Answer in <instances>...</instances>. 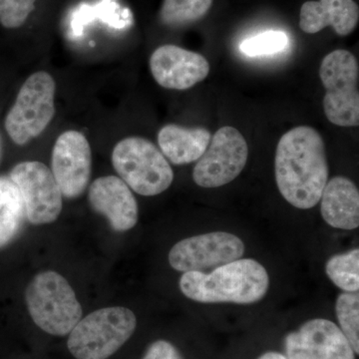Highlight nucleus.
<instances>
[{"label":"nucleus","instance_id":"obj_1","mask_svg":"<svg viewBox=\"0 0 359 359\" xmlns=\"http://www.w3.org/2000/svg\"><path fill=\"white\" fill-rule=\"evenodd\" d=\"M275 173L278 190L290 205L301 210L318 205L330 175L321 135L309 126L283 134L276 147Z\"/></svg>","mask_w":359,"mask_h":359},{"label":"nucleus","instance_id":"obj_2","mask_svg":"<svg viewBox=\"0 0 359 359\" xmlns=\"http://www.w3.org/2000/svg\"><path fill=\"white\" fill-rule=\"evenodd\" d=\"M180 290L188 299L204 304H255L268 292V271L252 259H241L212 269L211 273L187 271Z\"/></svg>","mask_w":359,"mask_h":359},{"label":"nucleus","instance_id":"obj_3","mask_svg":"<svg viewBox=\"0 0 359 359\" xmlns=\"http://www.w3.org/2000/svg\"><path fill=\"white\" fill-rule=\"evenodd\" d=\"M25 301L35 325L48 334H69L82 318L74 290L56 271L35 276L26 289Z\"/></svg>","mask_w":359,"mask_h":359},{"label":"nucleus","instance_id":"obj_4","mask_svg":"<svg viewBox=\"0 0 359 359\" xmlns=\"http://www.w3.org/2000/svg\"><path fill=\"white\" fill-rule=\"evenodd\" d=\"M137 318L128 309H98L71 330L67 347L76 359H107L133 335Z\"/></svg>","mask_w":359,"mask_h":359},{"label":"nucleus","instance_id":"obj_5","mask_svg":"<svg viewBox=\"0 0 359 359\" xmlns=\"http://www.w3.org/2000/svg\"><path fill=\"white\" fill-rule=\"evenodd\" d=\"M115 171L134 192L153 197L173 183L174 172L162 152L142 137L123 139L113 149Z\"/></svg>","mask_w":359,"mask_h":359},{"label":"nucleus","instance_id":"obj_6","mask_svg":"<svg viewBox=\"0 0 359 359\" xmlns=\"http://www.w3.org/2000/svg\"><path fill=\"white\" fill-rule=\"evenodd\" d=\"M56 84L45 71L33 73L18 92L4 126L16 145L23 146L43 133L55 114Z\"/></svg>","mask_w":359,"mask_h":359},{"label":"nucleus","instance_id":"obj_7","mask_svg":"<svg viewBox=\"0 0 359 359\" xmlns=\"http://www.w3.org/2000/svg\"><path fill=\"white\" fill-rule=\"evenodd\" d=\"M325 89L323 110L328 121L340 127L359 125V67L355 56L337 49L323 58L320 68Z\"/></svg>","mask_w":359,"mask_h":359},{"label":"nucleus","instance_id":"obj_8","mask_svg":"<svg viewBox=\"0 0 359 359\" xmlns=\"http://www.w3.org/2000/svg\"><path fill=\"white\" fill-rule=\"evenodd\" d=\"M248 157L249 147L242 133L233 127H222L194 168V182L208 189L226 185L242 173Z\"/></svg>","mask_w":359,"mask_h":359},{"label":"nucleus","instance_id":"obj_9","mask_svg":"<svg viewBox=\"0 0 359 359\" xmlns=\"http://www.w3.org/2000/svg\"><path fill=\"white\" fill-rule=\"evenodd\" d=\"M20 191L26 219L30 224L53 223L62 211V194L46 165L39 161H25L9 174Z\"/></svg>","mask_w":359,"mask_h":359},{"label":"nucleus","instance_id":"obj_10","mask_svg":"<svg viewBox=\"0 0 359 359\" xmlns=\"http://www.w3.org/2000/svg\"><path fill=\"white\" fill-rule=\"evenodd\" d=\"M245 244L228 231H212L184 238L169 252L170 266L178 271H202L216 269L241 259Z\"/></svg>","mask_w":359,"mask_h":359},{"label":"nucleus","instance_id":"obj_11","mask_svg":"<svg viewBox=\"0 0 359 359\" xmlns=\"http://www.w3.org/2000/svg\"><path fill=\"white\" fill-rule=\"evenodd\" d=\"M91 148L81 132L69 130L58 137L52 151L51 172L67 199L80 197L91 177Z\"/></svg>","mask_w":359,"mask_h":359},{"label":"nucleus","instance_id":"obj_12","mask_svg":"<svg viewBox=\"0 0 359 359\" xmlns=\"http://www.w3.org/2000/svg\"><path fill=\"white\" fill-rule=\"evenodd\" d=\"M287 359H355L353 346L332 321L314 318L285 337Z\"/></svg>","mask_w":359,"mask_h":359},{"label":"nucleus","instance_id":"obj_13","mask_svg":"<svg viewBox=\"0 0 359 359\" xmlns=\"http://www.w3.org/2000/svg\"><path fill=\"white\" fill-rule=\"evenodd\" d=\"M150 69L155 81L163 88L186 90L205 79L210 65L197 52L167 44L153 52Z\"/></svg>","mask_w":359,"mask_h":359},{"label":"nucleus","instance_id":"obj_14","mask_svg":"<svg viewBox=\"0 0 359 359\" xmlns=\"http://www.w3.org/2000/svg\"><path fill=\"white\" fill-rule=\"evenodd\" d=\"M89 204L107 218L115 231H127L138 222V204L128 185L116 176L100 177L90 186Z\"/></svg>","mask_w":359,"mask_h":359},{"label":"nucleus","instance_id":"obj_15","mask_svg":"<svg viewBox=\"0 0 359 359\" xmlns=\"http://www.w3.org/2000/svg\"><path fill=\"white\" fill-rule=\"evenodd\" d=\"M358 20L359 8L354 0L306 1L299 13V27L309 34L332 26L340 36H347L355 30Z\"/></svg>","mask_w":359,"mask_h":359},{"label":"nucleus","instance_id":"obj_16","mask_svg":"<svg viewBox=\"0 0 359 359\" xmlns=\"http://www.w3.org/2000/svg\"><path fill=\"white\" fill-rule=\"evenodd\" d=\"M320 212L330 226L339 230H355L359 226L358 187L346 177L327 181L320 197Z\"/></svg>","mask_w":359,"mask_h":359},{"label":"nucleus","instance_id":"obj_17","mask_svg":"<svg viewBox=\"0 0 359 359\" xmlns=\"http://www.w3.org/2000/svg\"><path fill=\"white\" fill-rule=\"evenodd\" d=\"M212 135L205 128H184L170 124L158 134L161 152L174 165H186L202 157L207 150Z\"/></svg>","mask_w":359,"mask_h":359},{"label":"nucleus","instance_id":"obj_18","mask_svg":"<svg viewBox=\"0 0 359 359\" xmlns=\"http://www.w3.org/2000/svg\"><path fill=\"white\" fill-rule=\"evenodd\" d=\"M25 217V205L18 187L9 177H0V249L18 236Z\"/></svg>","mask_w":359,"mask_h":359},{"label":"nucleus","instance_id":"obj_19","mask_svg":"<svg viewBox=\"0 0 359 359\" xmlns=\"http://www.w3.org/2000/svg\"><path fill=\"white\" fill-rule=\"evenodd\" d=\"M325 273L344 292H358L359 250L353 249L330 257L325 266Z\"/></svg>","mask_w":359,"mask_h":359},{"label":"nucleus","instance_id":"obj_20","mask_svg":"<svg viewBox=\"0 0 359 359\" xmlns=\"http://www.w3.org/2000/svg\"><path fill=\"white\" fill-rule=\"evenodd\" d=\"M212 6V0H164L160 11L162 22L179 27L202 20Z\"/></svg>","mask_w":359,"mask_h":359},{"label":"nucleus","instance_id":"obj_21","mask_svg":"<svg viewBox=\"0 0 359 359\" xmlns=\"http://www.w3.org/2000/svg\"><path fill=\"white\" fill-rule=\"evenodd\" d=\"M337 320L340 330L346 335L354 353H359V294L358 292H344L337 297Z\"/></svg>","mask_w":359,"mask_h":359},{"label":"nucleus","instance_id":"obj_22","mask_svg":"<svg viewBox=\"0 0 359 359\" xmlns=\"http://www.w3.org/2000/svg\"><path fill=\"white\" fill-rule=\"evenodd\" d=\"M289 43L287 34L283 32L269 30L245 39L241 44V51L250 57L271 55L283 51Z\"/></svg>","mask_w":359,"mask_h":359},{"label":"nucleus","instance_id":"obj_23","mask_svg":"<svg viewBox=\"0 0 359 359\" xmlns=\"http://www.w3.org/2000/svg\"><path fill=\"white\" fill-rule=\"evenodd\" d=\"M36 0H0V25L15 29L26 22Z\"/></svg>","mask_w":359,"mask_h":359},{"label":"nucleus","instance_id":"obj_24","mask_svg":"<svg viewBox=\"0 0 359 359\" xmlns=\"http://www.w3.org/2000/svg\"><path fill=\"white\" fill-rule=\"evenodd\" d=\"M142 359H183L176 348L167 340H157L148 347Z\"/></svg>","mask_w":359,"mask_h":359},{"label":"nucleus","instance_id":"obj_25","mask_svg":"<svg viewBox=\"0 0 359 359\" xmlns=\"http://www.w3.org/2000/svg\"><path fill=\"white\" fill-rule=\"evenodd\" d=\"M257 359H287L283 354L280 353H275V351H269V353H264L263 355L259 356Z\"/></svg>","mask_w":359,"mask_h":359},{"label":"nucleus","instance_id":"obj_26","mask_svg":"<svg viewBox=\"0 0 359 359\" xmlns=\"http://www.w3.org/2000/svg\"><path fill=\"white\" fill-rule=\"evenodd\" d=\"M1 148H2L1 137H0V157H1Z\"/></svg>","mask_w":359,"mask_h":359}]
</instances>
